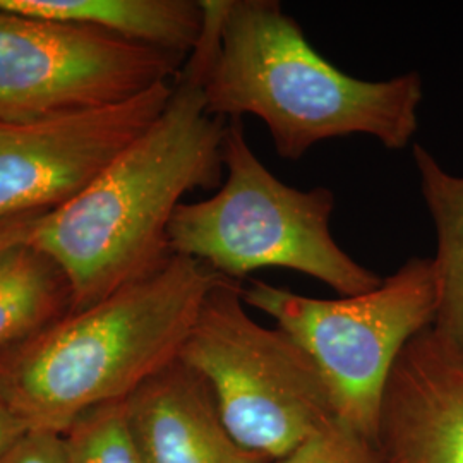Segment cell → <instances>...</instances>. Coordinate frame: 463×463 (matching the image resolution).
Returning a JSON list of instances; mask_svg holds the SVG:
<instances>
[{
    "mask_svg": "<svg viewBox=\"0 0 463 463\" xmlns=\"http://www.w3.org/2000/svg\"><path fill=\"white\" fill-rule=\"evenodd\" d=\"M227 120L179 72L165 110L80 196L43 216L30 241L64 271L72 311L145 280L172 260L168 227L184 198L223 183Z\"/></svg>",
    "mask_w": 463,
    "mask_h": 463,
    "instance_id": "6da1fadb",
    "label": "cell"
},
{
    "mask_svg": "<svg viewBox=\"0 0 463 463\" xmlns=\"http://www.w3.org/2000/svg\"><path fill=\"white\" fill-rule=\"evenodd\" d=\"M208 114L265 122L283 160L363 134L407 148L419 129V72L365 81L333 66L275 0H227L220 45L203 81Z\"/></svg>",
    "mask_w": 463,
    "mask_h": 463,
    "instance_id": "7a4b0ae2",
    "label": "cell"
},
{
    "mask_svg": "<svg viewBox=\"0 0 463 463\" xmlns=\"http://www.w3.org/2000/svg\"><path fill=\"white\" fill-rule=\"evenodd\" d=\"M222 280L201 261L174 254L148 279L2 350V395L28 430L55 432L93 407L126 400L181 357Z\"/></svg>",
    "mask_w": 463,
    "mask_h": 463,
    "instance_id": "3957f363",
    "label": "cell"
},
{
    "mask_svg": "<svg viewBox=\"0 0 463 463\" xmlns=\"http://www.w3.org/2000/svg\"><path fill=\"white\" fill-rule=\"evenodd\" d=\"M222 160L225 175L215 194L184 201L172 216V254L241 283L260 269H292L323 281L338 298L361 296L380 285L378 273L335 241L333 191L281 183L250 148L242 118L227 120Z\"/></svg>",
    "mask_w": 463,
    "mask_h": 463,
    "instance_id": "277c9868",
    "label": "cell"
},
{
    "mask_svg": "<svg viewBox=\"0 0 463 463\" xmlns=\"http://www.w3.org/2000/svg\"><path fill=\"white\" fill-rule=\"evenodd\" d=\"M298 342L325 381L335 415L376 441L381 400L402 350L434 325L430 258L415 256L361 296L316 298L261 280L242 288Z\"/></svg>",
    "mask_w": 463,
    "mask_h": 463,
    "instance_id": "5b68a950",
    "label": "cell"
},
{
    "mask_svg": "<svg viewBox=\"0 0 463 463\" xmlns=\"http://www.w3.org/2000/svg\"><path fill=\"white\" fill-rule=\"evenodd\" d=\"M242 288L223 279L210 292L181 359L208 381L237 443L273 463L336 415L311 357L249 315Z\"/></svg>",
    "mask_w": 463,
    "mask_h": 463,
    "instance_id": "8992f818",
    "label": "cell"
},
{
    "mask_svg": "<svg viewBox=\"0 0 463 463\" xmlns=\"http://www.w3.org/2000/svg\"><path fill=\"white\" fill-rule=\"evenodd\" d=\"M184 55L0 9V122L114 105L170 83Z\"/></svg>",
    "mask_w": 463,
    "mask_h": 463,
    "instance_id": "52a82bcc",
    "label": "cell"
},
{
    "mask_svg": "<svg viewBox=\"0 0 463 463\" xmlns=\"http://www.w3.org/2000/svg\"><path fill=\"white\" fill-rule=\"evenodd\" d=\"M174 84L134 99L0 122V220L49 213L80 196L165 110Z\"/></svg>",
    "mask_w": 463,
    "mask_h": 463,
    "instance_id": "ba28073f",
    "label": "cell"
},
{
    "mask_svg": "<svg viewBox=\"0 0 463 463\" xmlns=\"http://www.w3.org/2000/svg\"><path fill=\"white\" fill-rule=\"evenodd\" d=\"M376 445L384 463H463V355L432 326L393 365Z\"/></svg>",
    "mask_w": 463,
    "mask_h": 463,
    "instance_id": "9c48e42d",
    "label": "cell"
},
{
    "mask_svg": "<svg viewBox=\"0 0 463 463\" xmlns=\"http://www.w3.org/2000/svg\"><path fill=\"white\" fill-rule=\"evenodd\" d=\"M145 463H266L225 426L208 381L179 357L124 400Z\"/></svg>",
    "mask_w": 463,
    "mask_h": 463,
    "instance_id": "30bf717a",
    "label": "cell"
},
{
    "mask_svg": "<svg viewBox=\"0 0 463 463\" xmlns=\"http://www.w3.org/2000/svg\"><path fill=\"white\" fill-rule=\"evenodd\" d=\"M0 9L80 24L184 57L198 43L204 19L194 0H0Z\"/></svg>",
    "mask_w": 463,
    "mask_h": 463,
    "instance_id": "8fae6325",
    "label": "cell"
},
{
    "mask_svg": "<svg viewBox=\"0 0 463 463\" xmlns=\"http://www.w3.org/2000/svg\"><path fill=\"white\" fill-rule=\"evenodd\" d=\"M412 151L436 232V254L430 258L436 279L432 330L463 355V175L451 174L419 143Z\"/></svg>",
    "mask_w": 463,
    "mask_h": 463,
    "instance_id": "7c38bea8",
    "label": "cell"
},
{
    "mask_svg": "<svg viewBox=\"0 0 463 463\" xmlns=\"http://www.w3.org/2000/svg\"><path fill=\"white\" fill-rule=\"evenodd\" d=\"M72 311L64 271L32 242L0 249V352Z\"/></svg>",
    "mask_w": 463,
    "mask_h": 463,
    "instance_id": "4fadbf2b",
    "label": "cell"
},
{
    "mask_svg": "<svg viewBox=\"0 0 463 463\" xmlns=\"http://www.w3.org/2000/svg\"><path fill=\"white\" fill-rule=\"evenodd\" d=\"M69 463H145L124 400L93 407L62 430Z\"/></svg>",
    "mask_w": 463,
    "mask_h": 463,
    "instance_id": "5bb4252c",
    "label": "cell"
},
{
    "mask_svg": "<svg viewBox=\"0 0 463 463\" xmlns=\"http://www.w3.org/2000/svg\"><path fill=\"white\" fill-rule=\"evenodd\" d=\"M273 463H384L374 439L333 417Z\"/></svg>",
    "mask_w": 463,
    "mask_h": 463,
    "instance_id": "9a60e30c",
    "label": "cell"
},
{
    "mask_svg": "<svg viewBox=\"0 0 463 463\" xmlns=\"http://www.w3.org/2000/svg\"><path fill=\"white\" fill-rule=\"evenodd\" d=\"M0 463H69L62 432L26 430L0 451Z\"/></svg>",
    "mask_w": 463,
    "mask_h": 463,
    "instance_id": "2e32d148",
    "label": "cell"
},
{
    "mask_svg": "<svg viewBox=\"0 0 463 463\" xmlns=\"http://www.w3.org/2000/svg\"><path fill=\"white\" fill-rule=\"evenodd\" d=\"M45 215L47 213H32L0 220V249L30 242Z\"/></svg>",
    "mask_w": 463,
    "mask_h": 463,
    "instance_id": "e0dca14e",
    "label": "cell"
},
{
    "mask_svg": "<svg viewBox=\"0 0 463 463\" xmlns=\"http://www.w3.org/2000/svg\"><path fill=\"white\" fill-rule=\"evenodd\" d=\"M26 430L28 428L14 414V411L0 392V451L9 447L13 441H16Z\"/></svg>",
    "mask_w": 463,
    "mask_h": 463,
    "instance_id": "ac0fdd59",
    "label": "cell"
}]
</instances>
